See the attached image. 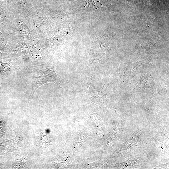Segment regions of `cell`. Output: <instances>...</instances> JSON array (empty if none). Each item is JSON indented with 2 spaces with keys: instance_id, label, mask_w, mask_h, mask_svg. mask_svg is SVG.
<instances>
[{
  "instance_id": "6da1fadb",
  "label": "cell",
  "mask_w": 169,
  "mask_h": 169,
  "mask_svg": "<svg viewBox=\"0 0 169 169\" xmlns=\"http://www.w3.org/2000/svg\"><path fill=\"white\" fill-rule=\"evenodd\" d=\"M57 68L46 65L38 66L34 73L32 93H35L39 87L48 82H53L60 87Z\"/></svg>"
},
{
  "instance_id": "7a4b0ae2",
  "label": "cell",
  "mask_w": 169,
  "mask_h": 169,
  "mask_svg": "<svg viewBox=\"0 0 169 169\" xmlns=\"http://www.w3.org/2000/svg\"><path fill=\"white\" fill-rule=\"evenodd\" d=\"M94 80L93 77L85 78L81 82L82 92L92 101L106 105V98L108 94L97 90L94 84Z\"/></svg>"
},
{
  "instance_id": "3957f363",
  "label": "cell",
  "mask_w": 169,
  "mask_h": 169,
  "mask_svg": "<svg viewBox=\"0 0 169 169\" xmlns=\"http://www.w3.org/2000/svg\"><path fill=\"white\" fill-rule=\"evenodd\" d=\"M148 58L139 62L132 63L125 69L126 75L130 77L140 73L146 66L148 61Z\"/></svg>"
},
{
  "instance_id": "277c9868",
  "label": "cell",
  "mask_w": 169,
  "mask_h": 169,
  "mask_svg": "<svg viewBox=\"0 0 169 169\" xmlns=\"http://www.w3.org/2000/svg\"><path fill=\"white\" fill-rule=\"evenodd\" d=\"M84 1L85 3L84 7L91 9H96L102 5L99 0H84Z\"/></svg>"
},
{
  "instance_id": "5b68a950",
  "label": "cell",
  "mask_w": 169,
  "mask_h": 169,
  "mask_svg": "<svg viewBox=\"0 0 169 169\" xmlns=\"http://www.w3.org/2000/svg\"><path fill=\"white\" fill-rule=\"evenodd\" d=\"M6 47V44L1 33L0 31V47L4 48Z\"/></svg>"
},
{
  "instance_id": "8992f818",
  "label": "cell",
  "mask_w": 169,
  "mask_h": 169,
  "mask_svg": "<svg viewBox=\"0 0 169 169\" xmlns=\"http://www.w3.org/2000/svg\"><path fill=\"white\" fill-rule=\"evenodd\" d=\"M9 56L6 54L0 52V61L8 57Z\"/></svg>"
},
{
  "instance_id": "52a82bcc",
  "label": "cell",
  "mask_w": 169,
  "mask_h": 169,
  "mask_svg": "<svg viewBox=\"0 0 169 169\" xmlns=\"http://www.w3.org/2000/svg\"><path fill=\"white\" fill-rule=\"evenodd\" d=\"M1 91V88L0 87V91Z\"/></svg>"
}]
</instances>
